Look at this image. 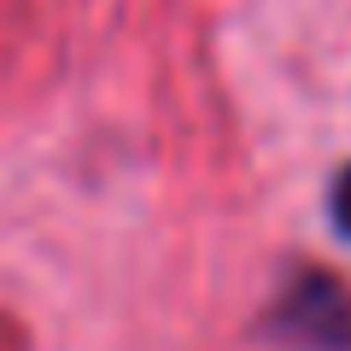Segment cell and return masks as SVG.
<instances>
[{
	"mask_svg": "<svg viewBox=\"0 0 351 351\" xmlns=\"http://www.w3.org/2000/svg\"><path fill=\"white\" fill-rule=\"evenodd\" d=\"M258 334L281 351H351V287L304 263L299 276L281 281Z\"/></svg>",
	"mask_w": 351,
	"mask_h": 351,
	"instance_id": "6da1fadb",
	"label": "cell"
},
{
	"mask_svg": "<svg viewBox=\"0 0 351 351\" xmlns=\"http://www.w3.org/2000/svg\"><path fill=\"white\" fill-rule=\"evenodd\" d=\"M328 217H334V223H339V234L351 240V164L334 176V188H328Z\"/></svg>",
	"mask_w": 351,
	"mask_h": 351,
	"instance_id": "7a4b0ae2",
	"label": "cell"
}]
</instances>
